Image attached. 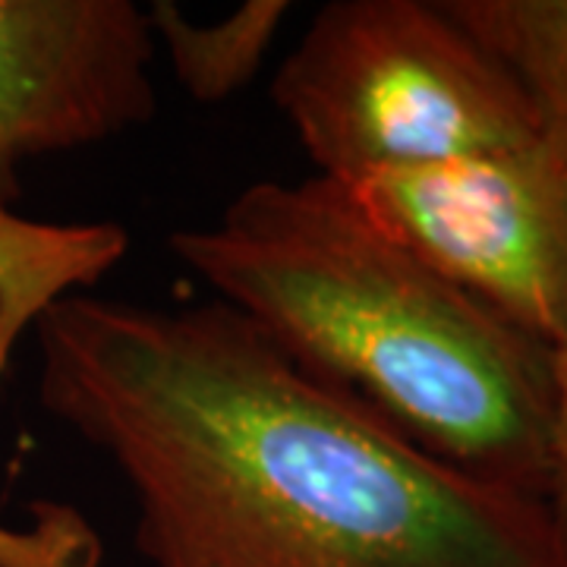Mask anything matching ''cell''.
<instances>
[{
	"label": "cell",
	"instance_id": "obj_1",
	"mask_svg": "<svg viewBox=\"0 0 567 567\" xmlns=\"http://www.w3.org/2000/svg\"><path fill=\"white\" fill-rule=\"evenodd\" d=\"M39 404L117 470L148 567H567L548 507L435 461L221 300L70 293Z\"/></svg>",
	"mask_w": 567,
	"mask_h": 567
},
{
	"label": "cell",
	"instance_id": "obj_2",
	"mask_svg": "<svg viewBox=\"0 0 567 567\" xmlns=\"http://www.w3.org/2000/svg\"><path fill=\"white\" fill-rule=\"evenodd\" d=\"M171 252L309 379L546 505L555 350L388 240L328 177L256 181Z\"/></svg>",
	"mask_w": 567,
	"mask_h": 567
},
{
	"label": "cell",
	"instance_id": "obj_3",
	"mask_svg": "<svg viewBox=\"0 0 567 567\" xmlns=\"http://www.w3.org/2000/svg\"><path fill=\"white\" fill-rule=\"evenodd\" d=\"M319 177L451 162L539 142L505 63L445 0H331L271 80Z\"/></svg>",
	"mask_w": 567,
	"mask_h": 567
},
{
	"label": "cell",
	"instance_id": "obj_4",
	"mask_svg": "<svg viewBox=\"0 0 567 567\" xmlns=\"http://www.w3.org/2000/svg\"><path fill=\"white\" fill-rule=\"evenodd\" d=\"M388 240L546 347L567 338V164L533 142L338 181Z\"/></svg>",
	"mask_w": 567,
	"mask_h": 567
},
{
	"label": "cell",
	"instance_id": "obj_5",
	"mask_svg": "<svg viewBox=\"0 0 567 567\" xmlns=\"http://www.w3.org/2000/svg\"><path fill=\"white\" fill-rule=\"evenodd\" d=\"M155 39L133 0H0V218L20 167L102 145L158 114Z\"/></svg>",
	"mask_w": 567,
	"mask_h": 567
},
{
	"label": "cell",
	"instance_id": "obj_6",
	"mask_svg": "<svg viewBox=\"0 0 567 567\" xmlns=\"http://www.w3.org/2000/svg\"><path fill=\"white\" fill-rule=\"evenodd\" d=\"M447 13L505 63L567 164V0H445Z\"/></svg>",
	"mask_w": 567,
	"mask_h": 567
},
{
	"label": "cell",
	"instance_id": "obj_7",
	"mask_svg": "<svg viewBox=\"0 0 567 567\" xmlns=\"http://www.w3.org/2000/svg\"><path fill=\"white\" fill-rule=\"evenodd\" d=\"M155 48L183 92L199 104H218L244 92L262 70L278 29L290 13L287 0H246L215 22H193L171 0L145 7Z\"/></svg>",
	"mask_w": 567,
	"mask_h": 567
},
{
	"label": "cell",
	"instance_id": "obj_8",
	"mask_svg": "<svg viewBox=\"0 0 567 567\" xmlns=\"http://www.w3.org/2000/svg\"><path fill=\"white\" fill-rule=\"evenodd\" d=\"M29 514V524L0 520V567H102V536L80 507L39 498Z\"/></svg>",
	"mask_w": 567,
	"mask_h": 567
},
{
	"label": "cell",
	"instance_id": "obj_9",
	"mask_svg": "<svg viewBox=\"0 0 567 567\" xmlns=\"http://www.w3.org/2000/svg\"><path fill=\"white\" fill-rule=\"evenodd\" d=\"M546 507L567 561V338L555 347V416H551V476H548Z\"/></svg>",
	"mask_w": 567,
	"mask_h": 567
}]
</instances>
